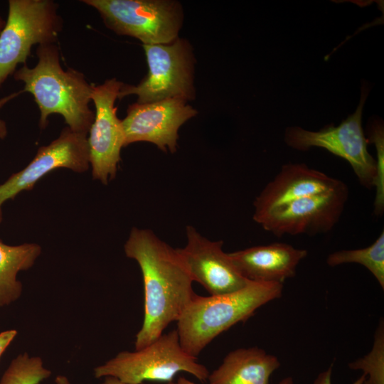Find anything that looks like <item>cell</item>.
<instances>
[{
  "label": "cell",
  "mask_w": 384,
  "mask_h": 384,
  "mask_svg": "<svg viewBox=\"0 0 384 384\" xmlns=\"http://www.w3.org/2000/svg\"><path fill=\"white\" fill-rule=\"evenodd\" d=\"M96 378L111 376L129 384L145 380L169 383L179 372H186L202 382L208 368L181 347L176 329L162 334L149 345L134 351H122L94 368Z\"/></svg>",
  "instance_id": "4"
},
{
  "label": "cell",
  "mask_w": 384,
  "mask_h": 384,
  "mask_svg": "<svg viewBox=\"0 0 384 384\" xmlns=\"http://www.w3.org/2000/svg\"><path fill=\"white\" fill-rule=\"evenodd\" d=\"M279 366L277 357L262 348H240L228 353L207 380L208 384H269Z\"/></svg>",
  "instance_id": "16"
},
{
  "label": "cell",
  "mask_w": 384,
  "mask_h": 384,
  "mask_svg": "<svg viewBox=\"0 0 384 384\" xmlns=\"http://www.w3.org/2000/svg\"><path fill=\"white\" fill-rule=\"evenodd\" d=\"M95 9L105 26L143 44H168L178 38L183 11L175 0H83Z\"/></svg>",
  "instance_id": "5"
},
{
  "label": "cell",
  "mask_w": 384,
  "mask_h": 384,
  "mask_svg": "<svg viewBox=\"0 0 384 384\" xmlns=\"http://www.w3.org/2000/svg\"><path fill=\"white\" fill-rule=\"evenodd\" d=\"M283 284L248 281L240 289L220 295L196 294L177 320L183 349L196 357L215 337L245 322L264 304L281 297Z\"/></svg>",
  "instance_id": "3"
},
{
  "label": "cell",
  "mask_w": 384,
  "mask_h": 384,
  "mask_svg": "<svg viewBox=\"0 0 384 384\" xmlns=\"http://www.w3.org/2000/svg\"><path fill=\"white\" fill-rule=\"evenodd\" d=\"M375 337L371 353L348 365L352 370H363L365 375L368 374L369 378L363 384H384L383 323L379 325Z\"/></svg>",
  "instance_id": "21"
},
{
  "label": "cell",
  "mask_w": 384,
  "mask_h": 384,
  "mask_svg": "<svg viewBox=\"0 0 384 384\" xmlns=\"http://www.w3.org/2000/svg\"><path fill=\"white\" fill-rule=\"evenodd\" d=\"M332 367H333V364H331L326 370L320 373L317 375L316 379L314 380L313 384H332L331 383ZM366 375L363 374L353 384H363L366 380Z\"/></svg>",
  "instance_id": "22"
},
{
  "label": "cell",
  "mask_w": 384,
  "mask_h": 384,
  "mask_svg": "<svg viewBox=\"0 0 384 384\" xmlns=\"http://www.w3.org/2000/svg\"><path fill=\"white\" fill-rule=\"evenodd\" d=\"M326 263L335 267L346 263L364 266L384 289V232L369 246L353 250H341L329 254Z\"/></svg>",
  "instance_id": "18"
},
{
  "label": "cell",
  "mask_w": 384,
  "mask_h": 384,
  "mask_svg": "<svg viewBox=\"0 0 384 384\" xmlns=\"http://www.w3.org/2000/svg\"><path fill=\"white\" fill-rule=\"evenodd\" d=\"M369 91L366 83H363L356 111L338 126L328 124L319 131L289 127L284 131V142L291 148L302 151L311 147L326 149L349 163L362 186L373 188L376 160L368 150V143L362 127L363 110Z\"/></svg>",
  "instance_id": "8"
},
{
  "label": "cell",
  "mask_w": 384,
  "mask_h": 384,
  "mask_svg": "<svg viewBox=\"0 0 384 384\" xmlns=\"http://www.w3.org/2000/svg\"><path fill=\"white\" fill-rule=\"evenodd\" d=\"M23 90H21L17 92L11 93L9 95H6L4 97L0 98V109L4 107L9 101L19 95L21 93H23ZM7 134V128L6 123L4 120L0 119V139H4Z\"/></svg>",
  "instance_id": "24"
},
{
  "label": "cell",
  "mask_w": 384,
  "mask_h": 384,
  "mask_svg": "<svg viewBox=\"0 0 384 384\" xmlns=\"http://www.w3.org/2000/svg\"><path fill=\"white\" fill-rule=\"evenodd\" d=\"M55 384H71L68 378L63 375H59L55 378Z\"/></svg>",
  "instance_id": "27"
},
{
  "label": "cell",
  "mask_w": 384,
  "mask_h": 384,
  "mask_svg": "<svg viewBox=\"0 0 384 384\" xmlns=\"http://www.w3.org/2000/svg\"><path fill=\"white\" fill-rule=\"evenodd\" d=\"M278 384H294V381L292 377L287 376L282 379Z\"/></svg>",
  "instance_id": "28"
},
{
  "label": "cell",
  "mask_w": 384,
  "mask_h": 384,
  "mask_svg": "<svg viewBox=\"0 0 384 384\" xmlns=\"http://www.w3.org/2000/svg\"><path fill=\"white\" fill-rule=\"evenodd\" d=\"M51 371L38 356L23 353L14 358L4 371L0 384H40L49 378Z\"/></svg>",
  "instance_id": "19"
},
{
  "label": "cell",
  "mask_w": 384,
  "mask_h": 384,
  "mask_svg": "<svg viewBox=\"0 0 384 384\" xmlns=\"http://www.w3.org/2000/svg\"><path fill=\"white\" fill-rule=\"evenodd\" d=\"M90 164L87 134L73 132L68 127L50 144L41 146L33 160L21 171L0 185V223L2 204L23 191L33 188L50 171L68 168L76 172L88 169Z\"/></svg>",
  "instance_id": "12"
},
{
  "label": "cell",
  "mask_w": 384,
  "mask_h": 384,
  "mask_svg": "<svg viewBox=\"0 0 384 384\" xmlns=\"http://www.w3.org/2000/svg\"><path fill=\"white\" fill-rule=\"evenodd\" d=\"M58 4L50 0H9L0 33V87L20 63L26 65L33 45L54 43L62 28Z\"/></svg>",
  "instance_id": "7"
},
{
  "label": "cell",
  "mask_w": 384,
  "mask_h": 384,
  "mask_svg": "<svg viewBox=\"0 0 384 384\" xmlns=\"http://www.w3.org/2000/svg\"><path fill=\"white\" fill-rule=\"evenodd\" d=\"M101 384H129V383H123L116 378L107 376V377H105V380Z\"/></svg>",
  "instance_id": "25"
},
{
  "label": "cell",
  "mask_w": 384,
  "mask_h": 384,
  "mask_svg": "<svg viewBox=\"0 0 384 384\" xmlns=\"http://www.w3.org/2000/svg\"><path fill=\"white\" fill-rule=\"evenodd\" d=\"M17 331L14 329L7 330L0 333V358L6 348L14 339Z\"/></svg>",
  "instance_id": "23"
},
{
  "label": "cell",
  "mask_w": 384,
  "mask_h": 384,
  "mask_svg": "<svg viewBox=\"0 0 384 384\" xmlns=\"http://www.w3.org/2000/svg\"><path fill=\"white\" fill-rule=\"evenodd\" d=\"M368 143L374 144L376 149L373 213L376 216H381L384 211V127L382 119L373 118L368 122Z\"/></svg>",
  "instance_id": "20"
},
{
  "label": "cell",
  "mask_w": 384,
  "mask_h": 384,
  "mask_svg": "<svg viewBox=\"0 0 384 384\" xmlns=\"http://www.w3.org/2000/svg\"><path fill=\"white\" fill-rule=\"evenodd\" d=\"M126 255L137 262L144 282V321L135 350L156 339L177 321L196 293L192 278L176 248L151 230L133 228L124 245Z\"/></svg>",
  "instance_id": "1"
},
{
  "label": "cell",
  "mask_w": 384,
  "mask_h": 384,
  "mask_svg": "<svg viewBox=\"0 0 384 384\" xmlns=\"http://www.w3.org/2000/svg\"><path fill=\"white\" fill-rule=\"evenodd\" d=\"M123 85L111 78L102 84L93 85L91 95L95 111L87 138L89 160L93 178L105 185L116 176L120 151L124 146L122 122L117 115L115 106Z\"/></svg>",
  "instance_id": "10"
},
{
  "label": "cell",
  "mask_w": 384,
  "mask_h": 384,
  "mask_svg": "<svg viewBox=\"0 0 384 384\" xmlns=\"http://www.w3.org/2000/svg\"><path fill=\"white\" fill-rule=\"evenodd\" d=\"M187 243L176 248L193 282L201 284L210 295L230 293L244 287L249 280L239 272L222 240L211 241L193 227H186Z\"/></svg>",
  "instance_id": "13"
},
{
  "label": "cell",
  "mask_w": 384,
  "mask_h": 384,
  "mask_svg": "<svg viewBox=\"0 0 384 384\" xmlns=\"http://www.w3.org/2000/svg\"><path fill=\"white\" fill-rule=\"evenodd\" d=\"M342 182L305 164H284L255 198L253 220L297 199L332 190Z\"/></svg>",
  "instance_id": "14"
},
{
  "label": "cell",
  "mask_w": 384,
  "mask_h": 384,
  "mask_svg": "<svg viewBox=\"0 0 384 384\" xmlns=\"http://www.w3.org/2000/svg\"><path fill=\"white\" fill-rule=\"evenodd\" d=\"M142 46L149 72L137 85L124 83L118 99L135 95L140 104L171 98L193 100L196 59L188 41L178 37L168 44Z\"/></svg>",
  "instance_id": "6"
},
{
  "label": "cell",
  "mask_w": 384,
  "mask_h": 384,
  "mask_svg": "<svg viewBox=\"0 0 384 384\" xmlns=\"http://www.w3.org/2000/svg\"><path fill=\"white\" fill-rule=\"evenodd\" d=\"M240 274L247 280L283 284L294 277L307 250L284 242H272L228 253Z\"/></svg>",
  "instance_id": "15"
},
{
  "label": "cell",
  "mask_w": 384,
  "mask_h": 384,
  "mask_svg": "<svg viewBox=\"0 0 384 384\" xmlns=\"http://www.w3.org/2000/svg\"><path fill=\"white\" fill-rule=\"evenodd\" d=\"M36 55L37 64L33 68L23 65L14 78L23 82V92L33 96L41 112V127H46L50 114H59L73 132L87 134L95 117L90 107L93 85L82 73L63 69L55 43L39 45Z\"/></svg>",
  "instance_id": "2"
},
{
  "label": "cell",
  "mask_w": 384,
  "mask_h": 384,
  "mask_svg": "<svg viewBox=\"0 0 384 384\" xmlns=\"http://www.w3.org/2000/svg\"><path fill=\"white\" fill-rule=\"evenodd\" d=\"M197 113L187 101L178 98L132 104L122 120L124 146L146 142L155 144L162 151L174 153L179 128Z\"/></svg>",
  "instance_id": "11"
},
{
  "label": "cell",
  "mask_w": 384,
  "mask_h": 384,
  "mask_svg": "<svg viewBox=\"0 0 384 384\" xmlns=\"http://www.w3.org/2000/svg\"><path fill=\"white\" fill-rule=\"evenodd\" d=\"M6 21L0 16V33L4 27Z\"/></svg>",
  "instance_id": "29"
},
{
  "label": "cell",
  "mask_w": 384,
  "mask_h": 384,
  "mask_svg": "<svg viewBox=\"0 0 384 384\" xmlns=\"http://www.w3.org/2000/svg\"><path fill=\"white\" fill-rule=\"evenodd\" d=\"M41 252L36 243L11 246L0 240V306L9 305L21 297L22 284L16 279L17 274L31 267Z\"/></svg>",
  "instance_id": "17"
},
{
  "label": "cell",
  "mask_w": 384,
  "mask_h": 384,
  "mask_svg": "<svg viewBox=\"0 0 384 384\" xmlns=\"http://www.w3.org/2000/svg\"><path fill=\"white\" fill-rule=\"evenodd\" d=\"M349 195L348 186L306 196L277 208L254 220L280 238L328 233L340 220Z\"/></svg>",
  "instance_id": "9"
},
{
  "label": "cell",
  "mask_w": 384,
  "mask_h": 384,
  "mask_svg": "<svg viewBox=\"0 0 384 384\" xmlns=\"http://www.w3.org/2000/svg\"><path fill=\"white\" fill-rule=\"evenodd\" d=\"M166 384H196V383L181 376V377H179L176 381H171L169 383H166Z\"/></svg>",
  "instance_id": "26"
}]
</instances>
